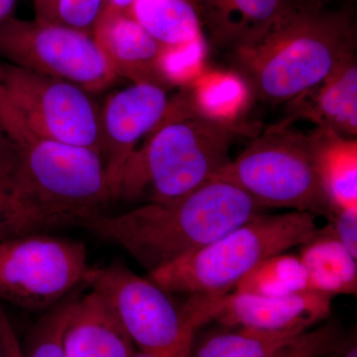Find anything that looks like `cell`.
Instances as JSON below:
<instances>
[{"label":"cell","mask_w":357,"mask_h":357,"mask_svg":"<svg viewBox=\"0 0 357 357\" xmlns=\"http://www.w3.org/2000/svg\"><path fill=\"white\" fill-rule=\"evenodd\" d=\"M0 129L17 154L15 199L22 236L107 215L114 198L98 152L37 135L8 100L0 102Z\"/></svg>","instance_id":"obj_1"},{"label":"cell","mask_w":357,"mask_h":357,"mask_svg":"<svg viewBox=\"0 0 357 357\" xmlns=\"http://www.w3.org/2000/svg\"><path fill=\"white\" fill-rule=\"evenodd\" d=\"M356 50L351 13L328 8L323 0H298L257 41L231 55L252 95L279 105L318 86Z\"/></svg>","instance_id":"obj_2"},{"label":"cell","mask_w":357,"mask_h":357,"mask_svg":"<svg viewBox=\"0 0 357 357\" xmlns=\"http://www.w3.org/2000/svg\"><path fill=\"white\" fill-rule=\"evenodd\" d=\"M262 210L234 183L213 178L170 203L96 215L79 227L121 246L151 272L206 248Z\"/></svg>","instance_id":"obj_3"},{"label":"cell","mask_w":357,"mask_h":357,"mask_svg":"<svg viewBox=\"0 0 357 357\" xmlns=\"http://www.w3.org/2000/svg\"><path fill=\"white\" fill-rule=\"evenodd\" d=\"M236 124L185 96L171 100L159 126L128 159L117 199L170 203L211 180L230 162Z\"/></svg>","instance_id":"obj_4"},{"label":"cell","mask_w":357,"mask_h":357,"mask_svg":"<svg viewBox=\"0 0 357 357\" xmlns=\"http://www.w3.org/2000/svg\"><path fill=\"white\" fill-rule=\"evenodd\" d=\"M317 218L307 211L259 213L206 248L149 272L148 278L167 294L227 295L267 258L307 243L318 229Z\"/></svg>","instance_id":"obj_5"},{"label":"cell","mask_w":357,"mask_h":357,"mask_svg":"<svg viewBox=\"0 0 357 357\" xmlns=\"http://www.w3.org/2000/svg\"><path fill=\"white\" fill-rule=\"evenodd\" d=\"M280 122L256 136L213 178L234 183L261 208L307 211L332 220L316 162V137Z\"/></svg>","instance_id":"obj_6"},{"label":"cell","mask_w":357,"mask_h":357,"mask_svg":"<svg viewBox=\"0 0 357 357\" xmlns=\"http://www.w3.org/2000/svg\"><path fill=\"white\" fill-rule=\"evenodd\" d=\"M88 251L79 241L29 234L0 241V302L48 311L84 284Z\"/></svg>","instance_id":"obj_7"},{"label":"cell","mask_w":357,"mask_h":357,"mask_svg":"<svg viewBox=\"0 0 357 357\" xmlns=\"http://www.w3.org/2000/svg\"><path fill=\"white\" fill-rule=\"evenodd\" d=\"M84 284L109 301L139 351L156 357H191L196 332L169 294L149 278L112 262L89 266Z\"/></svg>","instance_id":"obj_8"},{"label":"cell","mask_w":357,"mask_h":357,"mask_svg":"<svg viewBox=\"0 0 357 357\" xmlns=\"http://www.w3.org/2000/svg\"><path fill=\"white\" fill-rule=\"evenodd\" d=\"M0 57L93 95L117 79L93 35L56 22L11 16L0 24Z\"/></svg>","instance_id":"obj_9"},{"label":"cell","mask_w":357,"mask_h":357,"mask_svg":"<svg viewBox=\"0 0 357 357\" xmlns=\"http://www.w3.org/2000/svg\"><path fill=\"white\" fill-rule=\"evenodd\" d=\"M0 86L27 128L41 137L100 152V107L76 84L0 64Z\"/></svg>","instance_id":"obj_10"},{"label":"cell","mask_w":357,"mask_h":357,"mask_svg":"<svg viewBox=\"0 0 357 357\" xmlns=\"http://www.w3.org/2000/svg\"><path fill=\"white\" fill-rule=\"evenodd\" d=\"M333 298L311 290L276 298L230 292L220 297H189L181 312L196 333L215 321L225 328L295 335L328 319Z\"/></svg>","instance_id":"obj_11"},{"label":"cell","mask_w":357,"mask_h":357,"mask_svg":"<svg viewBox=\"0 0 357 357\" xmlns=\"http://www.w3.org/2000/svg\"><path fill=\"white\" fill-rule=\"evenodd\" d=\"M167 88L153 83L132 84L115 91L100 107V152L114 201L128 159L170 107L172 98Z\"/></svg>","instance_id":"obj_12"},{"label":"cell","mask_w":357,"mask_h":357,"mask_svg":"<svg viewBox=\"0 0 357 357\" xmlns=\"http://www.w3.org/2000/svg\"><path fill=\"white\" fill-rule=\"evenodd\" d=\"M344 338L337 321L295 335L222 326L195 338L191 357H331Z\"/></svg>","instance_id":"obj_13"},{"label":"cell","mask_w":357,"mask_h":357,"mask_svg":"<svg viewBox=\"0 0 357 357\" xmlns=\"http://www.w3.org/2000/svg\"><path fill=\"white\" fill-rule=\"evenodd\" d=\"M117 79L168 86L171 56L129 13L107 8L93 33Z\"/></svg>","instance_id":"obj_14"},{"label":"cell","mask_w":357,"mask_h":357,"mask_svg":"<svg viewBox=\"0 0 357 357\" xmlns=\"http://www.w3.org/2000/svg\"><path fill=\"white\" fill-rule=\"evenodd\" d=\"M63 347L66 357H132L136 352L114 306L91 289L70 307Z\"/></svg>","instance_id":"obj_15"},{"label":"cell","mask_w":357,"mask_h":357,"mask_svg":"<svg viewBox=\"0 0 357 357\" xmlns=\"http://www.w3.org/2000/svg\"><path fill=\"white\" fill-rule=\"evenodd\" d=\"M288 121L302 119L344 138L357 135V61L351 53L340 60L314 89L289 102Z\"/></svg>","instance_id":"obj_16"},{"label":"cell","mask_w":357,"mask_h":357,"mask_svg":"<svg viewBox=\"0 0 357 357\" xmlns=\"http://www.w3.org/2000/svg\"><path fill=\"white\" fill-rule=\"evenodd\" d=\"M298 0H195L213 44L234 52L250 46Z\"/></svg>","instance_id":"obj_17"},{"label":"cell","mask_w":357,"mask_h":357,"mask_svg":"<svg viewBox=\"0 0 357 357\" xmlns=\"http://www.w3.org/2000/svg\"><path fill=\"white\" fill-rule=\"evenodd\" d=\"M299 257L307 270L310 290L333 297L356 295L357 257L338 241L330 222L301 245Z\"/></svg>","instance_id":"obj_18"},{"label":"cell","mask_w":357,"mask_h":357,"mask_svg":"<svg viewBox=\"0 0 357 357\" xmlns=\"http://www.w3.org/2000/svg\"><path fill=\"white\" fill-rule=\"evenodd\" d=\"M129 14L171 56L201 38L203 26L195 0H135Z\"/></svg>","instance_id":"obj_19"},{"label":"cell","mask_w":357,"mask_h":357,"mask_svg":"<svg viewBox=\"0 0 357 357\" xmlns=\"http://www.w3.org/2000/svg\"><path fill=\"white\" fill-rule=\"evenodd\" d=\"M317 169L333 211L357 208V143L317 129Z\"/></svg>","instance_id":"obj_20"},{"label":"cell","mask_w":357,"mask_h":357,"mask_svg":"<svg viewBox=\"0 0 357 357\" xmlns=\"http://www.w3.org/2000/svg\"><path fill=\"white\" fill-rule=\"evenodd\" d=\"M309 290L307 270L299 255L284 252L258 264L232 292L276 298Z\"/></svg>","instance_id":"obj_21"},{"label":"cell","mask_w":357,"mask_h":357,"mask_svg":"<svg viewBox=\"0 0 357 357\" xmlns=\"http://www.w3.org/2000/svg\"><path fill=\"white\" fill-rule=\"evenodd\" d=\"M79 292L73 291L65 299L45 312L35 325L23 349V357H66L63 333L70 307Z\"/></svg>","instance_id":"obj_22"},{"label":"cell","mask_w":357,"mask_h":357,"mask_svg":"<svg viewBox=\"0 0 357 357\" xmlns=\"http://www.w3.org/2000/svg\"><path fill=\"white\" fill-rule=\"evenodd\" d=\"M16 170L15 146L0 129V241L22 236L16 208Z\"/></svg>","instance_id":"obj_23"},{"label":"cell","mask_w":357,"mask_h":357,"mask_svg":"<svg viewBox=\"0 0 357 357\" xmlns=\"http://www.w3.org/2000/svg\"><path fill=\"white\" fill-rule=\"evenodd\" d=\"M107 0H57L54 22L93 35Z\"/></svg>","instance_id":"obj_24"},{"label":"cell","mask_w":357,"mask_h":357,"mask_svg":"<svg viewBox=\"0 0 357 357\" xmlns=\"http://www.w3.org/2000/svg\"><path fill=\"white\" fill-rule=\"evenodd\" d=\"M328 222L338 241L357 257V208L335 211Z\"/></svg>","instance_id":"obj_25"},{"label":"cell","mask_w":357,"mask_h":357,"mask_svg":"<svg viewBox=\"0 0 357 357\" xmlns=\"http://www.w3.org/2000/svg\"><path fill=\"white\" fill-rule=\"evenodd\" d=\"M0 357H23V349L0 302Z\"/></svg>","instance_id":"obj_26"},{"label":"cell","mask_w":357,"mask_h":357,"mask_svg":"<svg viewBox=\"0 0 357 357\" xmlns=\"http://www.w3.org/2000/svg\"><path fill=\"white\" fill-rule=\"evenodd\" d=\"M56 1L57 0H33L35 20L43 22H54Z\"/></svg>","instance_id":"obj_27"},{"label":"cell","mask_w":357,"mask_h":357,"mask_svg":"<svg viewBox=\"0 0 357 357\" xmlns=\"http://www.w3.org/2000/svg\"><path fill=\"white\" fill-rule=\"evenodd\" d=\"M331 357H357L356 340H344L342 344L340 345L337 351L335 352Z\"/></svg>","instance_id":"obj_28"},{"label":"cell","mask_w":357,"mask_h":357,"mask_svg":"<svg viewBox=\"0 0 357 357\" xmlns=\"http://www.w3.org/2000/svg\"><path fill=\"white\" fill-rule=\"evenodd\" d=\"M17 0H0V24L13 16Z\"/></svg>","instance_id":"obj_29"},{"label":"cell","mask_w":357,"mask_h":357,"mask_svg":"<svg viewBox=\"0 0 357 357\" xmlns=\"http://www.w3.org/2000/svg\"><path fill=\"white\" fill-rule=\"evenodd\" d=\"M135 0H107V8L112 9L119 13H129Z\"/></svg>","instance_id":"obj_30"},{"label":"cell","mask_w":357,"mask_h":357,"mask_svg":"<svg viewBox=\"0 0 357 357\" xmlns=\"http://www.w3.org/2000/svg\"><path fill=\"white\" fill-rule=\"evenodd\" d=\"M132 357H156L154 356H151V354H145V352L142 351H136L135 354Z\"/></svg>","instance_id":"obj_31"},{"label":"cell","mask_w":357,"mask_h":357,"mask_svg":"<svg viewBox=\"0 0 357 357\" xmlns=\"http://www.w3.org/2000/svg\"><path fill=\"white\" fill-rule=\"evenodd\" d=\"M6 98V95H4L3 89H2L1 86H0V100Z\"/></svg>","instance_id":"obj_32"}]
</instances>
